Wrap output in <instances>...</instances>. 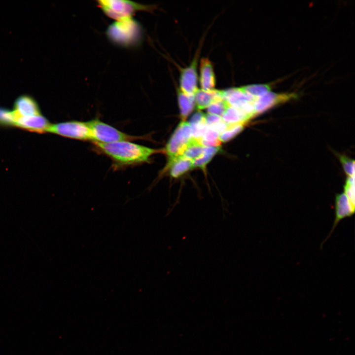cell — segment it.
<instances>
[{"label": "cell", "instance_id": "44dd1931", "mask_svg": "<svg viewBox=\"0 0 355 355\" xmlns=\"http://www.w3.org/2000/svg\"><path fill=\"white\" fill-rule=\"evenodd\" d=\"M243 129V124L229 125L225 130L220 134L219 140L222 142H227L240 133Z\"/></svg>", "mask_w": 355, "mask_h": 355}, {"label": "cell", "instance_id": "7a4b0ae2", "mask_svg": "<svg viewBox=\"0 0 355 355\" xmlns=\"http://www.w3.org/2000/svg\"><path fill=\"white\" fill-rule=\"evenodd\" d=\"M106 36L111 42L117 45L131 48L138 46L143 37L141 25L133 18L115 21L106 30Z\"/></svg>", "mask_w": 355, "mask_h": 355}, {"label": "cell", "instance_id": "d4e9b609", "mask_svg": "<svg viewBox=\"0 0 355 355\" xmlns=\"http://www.w3.org/2000/svg\"><path fill=\"white\" fill-rule=\"evenodd\" d=\"M343 169L348 176H355V161L342 155L340 157Z\"/></svg>", "mask_w": 355, "mask_h": 355}, {"label": "cell", "instance_id": "9c48e42d", "mask_svg": "<svg viewBox=\"0 0 355 355\" xmlns=\"http://www.w3.org/2000/svg\"><path fill=\"white\" fill-rule=\"evenodd\" d=\"M179 83L180 91L187 94L194 95L198 89L195 60L189 66L182 69Z\"/></svg>", "mask_w": 355, "mask_h": 355}, {"label": "cell", "instance_id": "cb8c5ba5", "mask_svg": "<svg viewBox=\"0 0 355 355\" xmlns=\"http://www.w3.org/2000/svg\"><path fill=\"white\" fill-rule=\"evenodd\" d=\"M16 116L13 111L0 107V124L2 125H15Z\"/></svg>", "mask_w": 355, "mask_h": 355}, {"label": "cell", "instance_id": "7402d4cb", "mask_svg": "<svg viewBox=\"0 0 355 355\" xmlns=\"http://www.w3.org/2000/svg\"><path fill=\"white\" fill-rule=\"evenodd\" d=\"M229 106L226 101L223 99H219L213 102L207 107L208 112L209 114L221 117Z\"/></svg>", "mask_w": 355, "mask_h": 355}, {"label": "cell", "instance_id": "52a82bcc", "mask_svg": "<svg viewBox=\"0 0 355 355\" xmlns=\"http://www.w3.org/2000/svg\"><path fill=\"white\" fill-rule=\"evenodd\" d=\"M257 97L247 94L242 87L222 91L223 99L230 106L241 110L251 118L256 114L254 105Z\"/></svg>", "mask_w": 355, "mask_h": 355}, {"label": "cell", "instance_id": "ffe728a7", "mask_svg": "<svg viewBox=\"0 0 355 355\" xmlns=\"http://www.w3.org/2000/svg\"><path fill=\"white\" fill-rule=\"evenodd\" d=\"M220 134L216 130L208 127L202 138L199 140L204 146L218 147L221 142L219 140Z\"/></svg>", "mask_w": 355, "mask_h": 355}, {"label": "cell", "instance_id": "9a60e30c", "mask_svg": "<svg viewBox=\"0 0 355 355\" xmlns=\"http://www.w3.org/2000/svg\"><path fill=\"white\" fill-rule=\"evenodd\" d=\"M168 167L170 175L176 178L192 169L194 167L193 161L180 156L169 160Z\"/></svg>", "mask_w": 355, "mask_h": 355}, {"label": "cell", "instance_id": "ba28073f", "mask_svg": "<svg viewBox=\"0 0 355 355\" xmlns=\"http://www.w3.org/2000/svg\"><path fill=\"white\" fill-rule=\"evenodd\" d=\"M293 96L292 94H277L269 91L257 97L254 105L256 113L264 112L281 103L291 99Z\"/></svg>", "mask_w": 355, "mask_h": 355}, {"label": "cell", "instance_id": "d6986e66", "mask_svg": "<svg viewBox=\"0 0 355 355\" xmlns=\"http://www.w3.org/2000/svg\"><path fill=\"white\" fill-rule=\"evenodd\" d=\"M219 147L205 146L202 155L193 161V166L204 169L213 156L219 150Z\"/></svg>", "mask_w": 355, "mask_h": 355}, {"label": "cell", "instance_id": "277c9868", "mask_svg": "<svg viewBox=\"0 0 355 355\" xmlns=\"http://www.w3.org/2000/svg\"><path fill=\"white\" fill-rule=\"evenodd\" d=\"M90 130L91 141L94 142L111 143L142 139V137L124 133L98 118L87 122Z\"/></svg>", "mask_w": 355, "mask_h": 355}, {"label": "cell", "instance_id": "603a6c76", "mask_svg": "<svg viewBox=\"0 0 355 355\" xmlns=\"http://www.w3.org/2000/svg\"><path fill=\"white\" fill-rule=\"evenodd\" d=\"M242 88L247 94L255 97L270 91V87L265 84H253L244 86Z\"/></svg>", "mask_w": 355, "mask_h": 355}, {"label": "cell", "instance_id": "3957f363", "mask_svg": "<svg viewBox=\"0 0 355 355\" xmlns=\"http://www.w3.org/2000/svg\"><path fill=\"white\" fill-rule=\"evenodd\" d=\"M98 6L108 17L120 21L133 18L140 11H152L155 8L152 5H145L125 0H97Z\"/></svg>", "mask_w": 355, "mask_h": 355}, {"label": "cell", "instance_id": "ac0fdd59", "mask_svg": "<svg viewBox=\"0 0 355 355\" xmlns=\"http://www.w3.org/2000/svg\"><path fill=\"white\" fill-rule=\"evenodd\" d=\"M204 148L199 140L192 137L186 144L181 156L193 161L202 155Z\"/></svg>", "mask_w": 355, "mask_h": 355}, {"label": "cell", "instance_id": "6da1fadb", "mask_svg": "<svg viewBox=\"0 0 355 355\" xmlns=\"http://www.w3.org/2000/svg\"><path fill=\"white\" fill-rule=\"evenodd\" d=\"M99 153L109 157L115 169L137 165L149 161L150 156L156 150L130 141L111 143L94 142Z\"/></svg>", "mask_w": 355, "mask_h": 355}, {"label": "cell", "instance_id": "5b68a950", "mask_svg": "<svg viewBox=\"0 0 355 355\" xmlns=\"http://www.w3.org/2000/svg\"><path fill=\"white\" fill-rule=\"evenodd\" d=\"M47 132L77 140H91L87 122L74 120L54 124L50 125Z\"/></svg>", "mask_w": 355, "mask_h": 355}, {"label": "cell", "instance_id": "30bf717a", "mask_svg": "<svg viewBox=\"0 0 355 355\" xmlns=\"http://www.w3.org/2000/svg\"><path fill=\"white\" fill-rule=\"evenodd\" d=\"M50 125L46 118L38 114L30 116L17 117L14 125L27 130L42 133L47 132Z\"/></svg>", "mask_w": 355, "mask_h": 355}, {"label": "cell", "instance_id": "e0dca14e", "mask_svg": "<svg viewBox=\"0 0 355 355\" xmlns=\"http://www.w3.org/2000/svg\"><path fill=\"white\" fill-rule=\"evenodd\" d=\"M178 102L181 118L183 121L194 107L195 105L194 95L187 94L179 90Z\"/></svg>", "mask_w": 355, "mask_h": 355}, {"label": "cell", "instance_id": "4fadbf2b", "mask_svg": "<svg viewBox=\"0 0 355 355\" xmlns=\"http://www.w3.org/2000/svg\"><path fill=\"white\" fill-rule=\"evenodd\" d=\"M200 81L202 89H214L216 83L215 74L212 63L206 58L201 61Z\"/></svg>", "mask_w": 355, "mask_h": 355}, {"label": "cell", "instance_id": "83f0119b", "mask_svg": "<svg viewBox=\"0 0 355 355\" xmlns=\"http://www.w3.org/2000/svg\"><path fill=\"white\" fill-rule=\"evenodd\" d=\"M223 121L221 116L212 114H205V122L208 126H212Z\"/></svg>", "mask_w": 355, "mask_h": 355}, {"label": "cell", "instance_id": "484cf974", "mask_svg": "<svg viewBox=\"0 0 355 355\" xmlns=\"http://www.w3.org/2000/svg\"><path fill=\"white\" fill-rule=\"evenodd\" d=\"M344 194L348 198L352 207L355 210V185L345 184L344 186Z\"/></svg>", "mask_w": 355, "mask_h": 355}, {"label": "cell", "instance_id": "8992f818", "mask_svg": "<svg viewBox=\"0 0 355 355\" xmlns=\"http://www.w3.org/2000/svg\"><path fill=\"white\" fill-rule=\"evenodd\" d=\"M192 138L189 123L181 122L166 144V151L169 160L180 156L187 143Z\"/></svg>", "mask_w": 355, "mask_h": 355}, {"label": "cell", "instance_id": "5bb4252c", "mask_svg": "<svg viewBox=\"0 0 355 355\" xmlns=\"http://www.w3.org/2000/svg\"><path fill=\"white\" fill-rule=\"evenodd\" d=\"M195 103L198 109L208 107L214 101L222 99V91L215 89H198L194 94Z\"/></svg>", "mask_w": 355, "mask_h": 355}, {"label": "cell", "instance_id": "4316f807", "mask_svg": "<svg viewBox=\"0 0 355 355\" xmlns=\"http://www.w3.org/2000/svg\"><path fill=\"white\" fill-rule=\"evenodd\" d=\"M202 123H206L205 114L200 111L196 112L192 115L189 122L190 125Z\"/></svg>", "mask_w": 355, "mask_h": 355}, {"label": "cell", "instance_id": "7c38bea8", "mask_svg": "<svg viewBox=\"0 0 355 355\" xmlns=\"http://www.w3.org/2000/svg\"><path fill=\"white\" fill-rule=\"evenodd\" d=\"M16 117H25L38 115L39 110L35 101L32 98L23 96L18 98L14 105Z\"/></svg>", "mask_w": 355, "mask_h": 355}, {"label": "cell", "instance_id": "2e32d148", "mask_svg": "<svg viewBox=\"0 0 355 355\" xmlns=\"http://www.w3.org/2000/svg\"><path fill=\"white\" fill-rule=\"evenodd\" d=\"M223 121L229 125L244 124L250 117L241 110L229 106L221 116Z\"/></svg>", "mask_w": 355, "mask_h": 355}, {"label": "cell", "instance_id": "8fae6325", "mask_svg": "<svg viewBox=\"0 0 355 355\" xmlns=\"http://www.w3.org/2000/svg\"><path fill=\"white\" fill-rule=\"evenodd\" d=\"M335 217L331 230L324 243L330 237L336 226L343 219L352 216L355 213V210L352 207L348 198L344 193L337 194L335 202Z\"/></svg>", "mask_w": 355, "mask_h": 355}]
</instances>
